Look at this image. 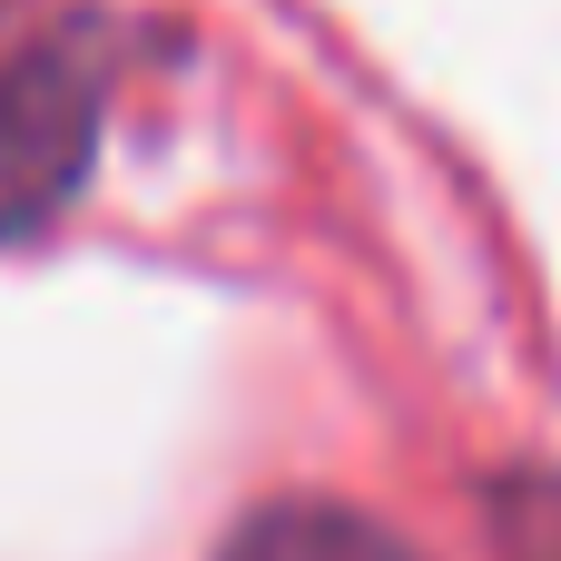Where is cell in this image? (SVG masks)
Segmentation results:
<instances>
[{
  "instance_id": "cell-1",
  "label": "cell",
  "mask_w": 561,
  "mask_h": 561,
  "mask_svg": "<svg viewBox=\"0 0 561 561\" xmlns=\"http://www.w3.org/2000/svg\"><path fill=\"white\" fill-rule=\"evenodd\" d=\"M99 128H108L99 30H49L20 59H0V247L59 227V207L89 187Z\"/></svg>"
},
{
  "instance_id": "cell-2",
  "label": "cell",
  "mask_w": 561,
  "mask_h": 561,
  "mask_svg": "<svg viewBox=\"0 0 561 561\" xmlns=\"http://www.w3.org/2000/svg\"><path fill=\"white\" fill-rule=\"evenodd\" d=\"M217 561H424L394 523L355 513V503H325V493H286V503H256L227 523Z\"/></svg>"
},
{
  "instance_id": "cell-3",
  "label": "cell",
  "mask_w": 561,
  "mask_h": 561,
  "mask_svg": "<svg viewBox=\"0 0 561 561\" xmlns=\"http://www.w3.org/2000/svg\"><path fill=\"white\" fill-rule=\"evenodd\" d=\"M493 533L503 561H561V473H513L493 493Z\"/></svg>"
}]
</instances>
